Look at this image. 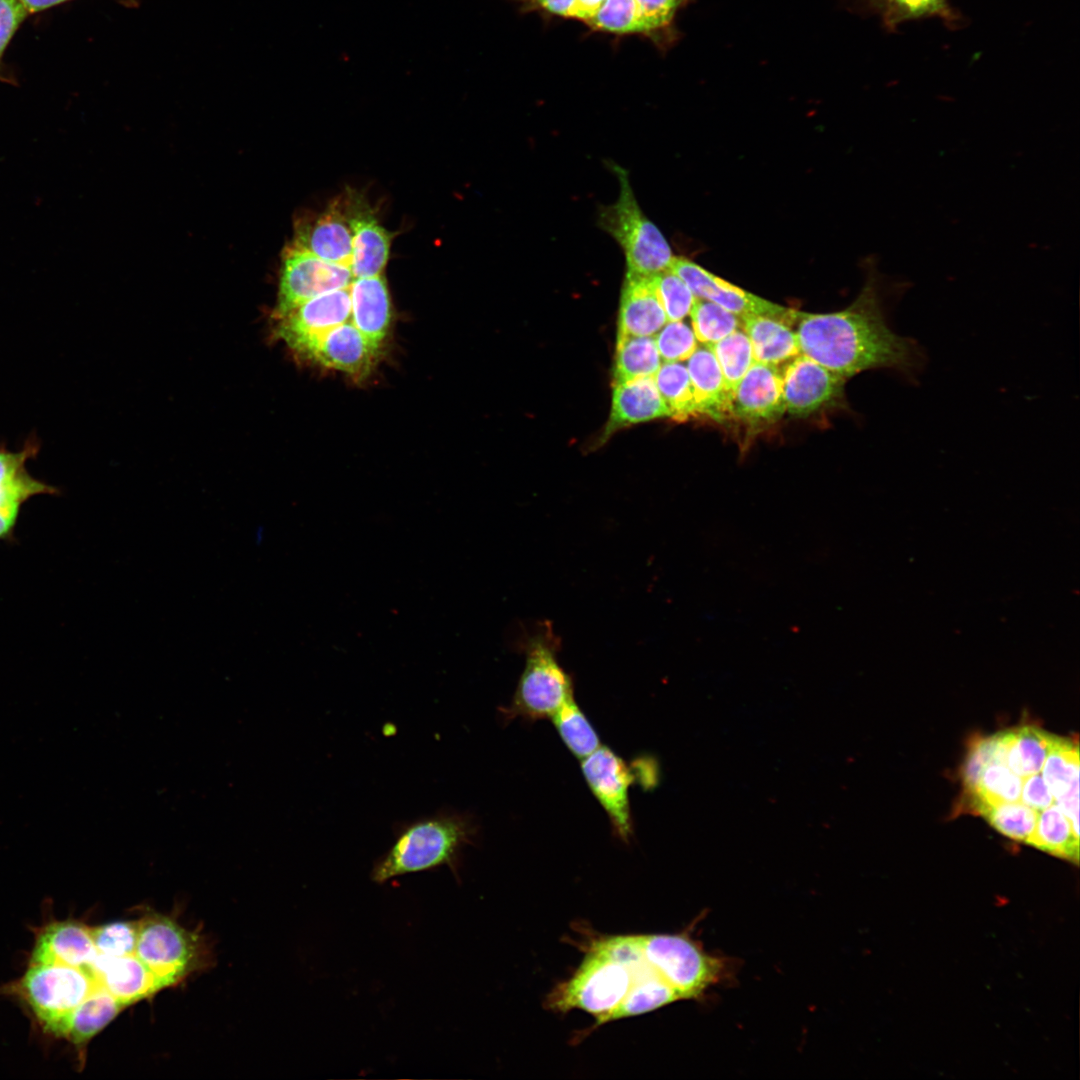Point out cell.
Returning <instances> with one entry per match:
<instances>
[{
  "label": "cell",
  "instance_id": "6da1fadb",
  "mask_svg": "<svg viewBox=\"0 0 1080 1080\" xmlns=\"http://www.w3.org/2000/svg\"><path fill=\"white\" fill-rule=\"evenodd\" d=\"M883 288L884 280L871 270L861 293L846 309L827 314L796 311L800 353L845 379L870 369H888L914 381L925 367L926 355L915 339L889 326Z\"/></svg>",
  "mask_w": 1080,
  "mask_h": 1080
},
{
  "label": "cell",
  "instance_id": "7a4b0ae2",
  "mask_svg": "<svg viewBox=\"0 0 1080 1080\" xmlns=\"http://www.w3.org/2000/svg\"><path fill=\"white\" fill-rule=\"evenodd\" d=\"M658 977L640 935H618L591 946L576 973L555 990L550 1006L559 1011L581 1009L598 1024L612 1021L629 992Z\"/></svg>",
  "mask_w": 1080,
  "mask_h": 1080
},
{
  "label": "cell",
  "instance_id": "3957f363",
  "mask_svg": "<svg viewBox=\"0 0 1080 1080\" xmlns=\"http://www.w3.org/2000/svg\"><path fill=\"white\" fill-rule=\"evenodd\" d=\"M478 832L473 817L444 808L432 815L394 826V842L371 870V879L385 883L410 873L446 866L457 872L462 850Z\"/></svg>",
  "mask_w": 1080,
  "mask_h": 1080
},
{
  "label": "cell",
  "instance_id": "277c9868",
  "mask_svg": "<svg viewBox=\"0 0 1080 1080\" xmlns=\"http://www.w3.org/2000/svg\"><path fill=\"white\" fill-rule=\"evenodd\" d=\"M620 184L618 199L599 209L598 224L620 245L627 272L653 276L670 268L673 255L658 227L638 205L627 171L611 167Z\"/></svg>",
  "mask_w": 1080,
  "mask_h": 1080
},
{
  "label": "cell",
  "instance_id": "5b68a950",
  "mask_svg": "<svg viewBox=\"0 0 1080 1080\" xmlns=\"http://www.w3.org/2000/svg\"><path fill=\"white\" fill-rule=\"evenodd\" d=\"M557 642L550 625L526 640L525 667L512 703L506 709V719L551 718L574 696L572 680L556 658Z\"/></svg>",
  "mask_w": 1080,
  "mask_h": 1080
},
{
  "label": "cell",
  "instance_id": "8992f818",
  "mask_svg": "<svg viewBox=\"0 0 1080 1080\" xmlns=\"http://www.w3.org/2000/svg\"><path fill=\"white\" fill-rule=\"evenodd\" d=\"M135 955L165 988L200 969L205 952L200 937L170 917L149 912L137 921Z\"/></svg>",
  "mask_w": 1080,
  "mask_h": 1080
},
{
  "label": "cell",
  "instance_id": "52a82bcc",
  "mask_svg": "<svg viewBox=\"0 0 1080 1080\" xmlns=\"http://www.w3.org/2000/svg\"><path fill=\"white\" fill-rule=\"evenodd\" d=\"M21 990L45 1031L60 1037L75 1008L98 986L87 969L30 964Z\"/></svg>",
  "mask_w": 1080,
  "mask_h": 1080
},
{
  "label": "cell",
  "instance_id": "ba28073f",
  "mask_svg": "<svg viewBox=\"0 0 1080 1080\" xmlns=\"http://www.w3.org/2000/svg\"><path fill=\"white\" fill-rule=\"evenodd\" d=\"M647 957L681 999L700 997L725 971L720 958L706 954L682 935H641Z\"/></svg>",
  "mask_w": 1080,
  "mask_h": 1080
},
{
  "label": "cell",
  "instance_id": "9c48e42d",
  "mask_svg": "<svg viewBox=\"0 0 1080 1080\" xmlns=\"http://www.w3.org/2000/svg\"><path fill=\"white\" fill-rule=\"evenodd\" d=\"M353 279L348 266L320 259L290 242L282 252L274 315L281 317L314 297L348 287Z\"/></svg>",
  "mask_w": 1080,
  "mask_h": 1080
},
{
  "label": "cell",
  "instance_id": "30bf717a",
  "mask_svg": "<svg viewBox=\"0 0 1080 1080\" xmlns=\"http://www.w3.org/2000/svg\"><path fill=\"white\" fill-rule=\"evenodd\" d=\"M581 760L587 785L606 811L617 836L628 841L633 833L629 789L634 776L630 768L606 746Z\"/></svg>",
  "mask_w": 1080,
  "mask_h": 1080
},
{
  "label": "cell",
  "instance_id": "8fae6325",
  "mask_svg": "<svg viewBox=\"0 0 1080 1080\" xmlns=\"http://www.w3.org/2000/svg\"><path fill=\"white\" fill-rule=\"evenodd\" d=\"M349 321L350 286L314 297L278 317L275 334L299 354L321 335Z\"/></svg>",
  "mask_w": 1080,
  "mask_h": 1080
},
{
  "label": "cell",
  "instance_id": "7c38bea8",
  "mask_svg": "<svg viewBox=\"0 0 1080 1080\" xmlns=\"http://www.w3.org/2000/svg\"><path fill=\"white\" fill-rule=\"evenodd\" d=\"M670 269L686 283L695 297L716 303L739 317L756 314L781 320L788 325L795 322L796 310L734 286L686 258L673 257Z\"/></svg>",
  "mask_w": 1080,
  "mask_h": 1080
},
{
  "label": "cell",
  "instance_id": "4fadbf2b",
  "mask_svg": "<svg viewBox=\"0 0 1080 1080\" xmlns=\"http://www.w3.org/2000/svg\"><path fill=\"white\" fill-rule=\"evenodd\" d=\"M352 242L353 231L345 198L333 200L319 213L299 218L291 241L320 259L348 267Z\"/></svg>",
  "mask_w": 1080,
  "mask_h": 1080
},
{
  "label": "cell",
  "instance_id": "5bb4252c",
  "mask_svg": "<svg viewBox=\"0 0 1080 1080\" xmlns=\"http://www.w3.org/2000/svg\"><path fill=\"white\" fill-rule=\"evenodd\" d=\"M782 380L786 411L803 417L839 398L845 378L800 353L786 366Z\"/></svg>",
  "mask_w": 1080,
  "mask_h": 1080
},
{
  "label": "cell",
  "instance_id": "9a60e30c",
  "mask_svg": "<svg viewBox=\"0 0 1080 1080\" xmlns=\"http://www.w3.org/2000/svg\"><path fill=\"white\" fill-rule=\"evenodd\" d=\"M731 410L751 425L780 418L786 411L782 373L774 365L754 362L732 390Z\"/></svg>",
  "mask_w": 1080,
  "mask_h": 1080
},
{
  "label": "cell",
  "instance_id": "2e32d148",
  "mask_svg": "<svg viewBox=\"0 0 1080 1080\" xmlns=\"http://www.w3.org/2000/svg\"><path fill=\"white\" fill-rule=\"evenodd\" d=\"M378 349L349 321L321 335L298 355L353 376H364L373 365Z\"/></svg>",
  "mask_w": 1080,
  "mask_h": 1080
},
{
  "label": "cell",
  "instance_id": "e0dca14e",
  "mask_svg": "<svg viewBox=\"0 0 1080 1080\" xmlns=\"http://www.w3.org/2000/svg\"><path fill=\"white\" fill-rule=\"evenodd\" d=\"M345 200L353 231L349 264L353 278L381 275L389 259L393 235L378 222L358 194L349 193Z\"/></svg>",
  "mask_w": 1080,
  "mask_h": 1080
},
{
  "label": "cell",
  "instance_id": "ac0fdd59",
  "mask_svg": "<svg viewBox=\"0 0 1080 1080\" xmlns=\"http://www.w3.org/2000/svg\"><path fill=\"white\" fill-rule=\"evenodd\" d=\"M87 970L125 1007L165 988L135 954L115 957L97 953Z\"/></svg>",
  "mask_w": 1080,
  "mask_h": 1080
},
{
  "label": "cell",
  "instance_id": "d6986e66",
  "mask_svg": "<svg viewBox=\"0 0 1080 1080\" xmlns=\"http://www.w3.org/2000/svg\"><path fill=\"white\" fill-rule=\"evenodd\" d=\"M667 322L653 276L626 271L620 299L617 337L654 336Z\"/></svg>",
  "mask_w": 1080,
  "mask_h": 1080
},
{
  "label": "cell",
  "instance_id": "ffe728a7",
  "mask_svg": "<svg viewBox=\"0 0 1080 1080\" xmlns=\"http://www.w3.org/2000/svg\"><path fill=\"white\" fill-rule=\"evenodd\" d=\"M97 953L89 927L77 921H59L47 925L39 933L30 964L87 969Z\"/></svg>",
  "mask_w": 1080,
  "mask_h": 1080
},
{
  "label": "cell",
  "instance_id": "44dd1931",
  "mask_svg": "<svg viewBox=\"0 0 1080 1080\" xmlns=\"http://www.w3.org/2000/svg\"><path fill=\"white\" fill-rule=\"evenodd\" d=\"M663 417H671V412L656 386L654 377L614 384L605 437L621 427Z\"/></svg>",
  "mask_w": 1080,
  "mask_h": 1080
},
{
  "label": "cell",
  "instance_id": "7402d4cb",
  "mask_svg": "<svg viewBox=\"0 0 1080 1080\" xmlns=\"http://www.w3.org/2000/svg\"><path fill=\"white\" fill-rule=\"evenodd\" d=\"M1041 773L1063 813L1079 827L1078 744L1053 735Z\"/></svg>",
  "mask_w": 1080,
  "mask_h": 1080
},
{
  "label": "cell",
  "instance_id": "603a6c76",
  "mask_svg": "<svg viewBox=\"0 0 1080 1080\" xmlns=\"http://www.w3.org/2000/svg\"><path fill=\"white\" fill-rule=\"evenodd\" d=\"M351 322L380 346L390 328L391 299L383 274L353 279L350 284Z\"/></svg>",
  "mask_w": 1080,
  "mask_h": 1080
},
{
  "label": "cell",
  "instance_id": "cb8c5ba5",
  "mask_svg": "<svg viewBox=\"0 0 1080 1080\" xmlns=\"http://www.w3.org/2000/svg\"><path fill=\"white\" fill-rule=\"evenodd\" d=\"M686 367L699 414L716 421H724L732 416L731 393L714 354L706 346L697 348L689 357Z\"/></svg>",
  "mask_w": 1080,
  "mask_h": 1080
},
{
  "label": "cell",
  "instance_id": "d4e9b609",
  "mask_svg": "<svg viewBox=\"0 0 1080 1080\" xmlns=\"http://www.w3.org/2000/svg\"><path fill=\"white\" fill-rule=\"evenodd\" d=\"M994 748L1008 768L1021 777L1040 772L1053 735L1041 728L1023 726L991 735Z\"/></svg>",
  "mask_w": 1080,
  "mask_h": 1080
},
{
  "label": "cell",
  "instance_id": "484cf974",
  "mask_svg": "<svg viewBox=\"0 0 1080 1080\" xmlns=\"http://www.w3.org/2000/svg\"><path fill=\"white\" fill-rule=\"evenodd\" d=\"M740 319L755 362L776 366L800 354L796 333L785 322L756 314H746Z\"/></svg>",
  "mask_w": 1080,
  "mask_h": 1080
},
{
  "label": "cell",
  "instance_id": "4316f807",
  "mask_svg": "<svg viewBox=\"0 0 1080 1080\" xmlns=\"http://www.w3.org/2000/svg\"><path fill=\"white\" fill-rule=\"evenodd\" d=\"M40 448L38 439H27L23 449L12 452L0 446V505L20 503L40 494H52L53 486L33 478L26 470V462L36 457Z\"/></svg>",
  "mask_w": 1080,
  "mask_h": 1080
},
{
  "label": "cell",
  "instance_id": "83f0119b",
  "mask_svg": "<svg viewBox=\"0 0 1080 1080\" xmlns=\"http://www.w3.org/2000/svg\"><path fill=\"white\" fill-rule=\"evenodd\" d=\"M125 1008L113 995L97 986L69 1016L60 1037L76 1045L87 1043Z\"/></svg>",
  "mask_w": 1080,
  "mask_h": 1080
},
{
  "label": "cell",
  "instance_id": "f1b7e54d",
  "mask_svg": "<svg viewBox=\"0 0 1080 1080\" xmlns=\"http://www.w3.org/2000/svg\"><path fill=\"white\" fill-rule=\"evenodd\" d=\"M1026 844L1078 864L1079 827L1072 823L1058 804L1040 812Z\"/></svg>",
  "mask_w": 1080,
  "mask_h": 1080
},
{
  "label": "cell",
  "instance_id": "f546056e",
  "mask_svg": "<svg viewBox=\"0 0 1080 1080\" xmlns=\"http://www.w3.org/2000/svg\"><path fill=\"white\" fill-rule=\"evenodd\" d=\"M661 358L653 336L617 337L614 384L642 377H654Z\"/></svg>",
  "mask_w": 1080,
  "mask_h": 1080
},
{
  "label": "cell",
  "instance_id": "4dcf8cb0",
  "mask_svg": "<svg viewBox=\"0 0 1080 1080\" xmlns=\"http://www.w3.org/2000/svg\"><path fill=\"white\" fill-rule=\"evenodd\" d=\"M656 386L671 412V418L686 421L699 415L687 367L680 362L661 364L654 376Z\"/></svg>",
  "mask_w": 1080,
  "mask_h": 1080
},
{
  "label": "cell",
  "instance_id": "1f68e13d",
  "mask_svg": "<svg viewBox=\"0 0 1080 1080\" xmlns=\"http://www.w3.org/2000/svg\"><path fill=\"white\" fill-rule=\"evenodd\" d=\"M551 718L562 741L577 758L583 759L601 746L597 732L574 696L566 700Z\"/></svg>",
  "mask_w": 1080,
  "mask_h": 1080
},
{
  "label": "cell",
  "instance_id": "d6a6232c",
  "mask_svg": "<svg viewBox=\"0 0 1080 1080\" xmlns=\"http://www.w3.org/2000/svg\"><path fill=\"white\" fill-rule=\"evenodd\" d=\"M705 346L714 354L726 387L732 393L736 384L755 362L749 338L744 331L738 329Z\"/></svg>",
  "mask_w": 1080,
  "mask_h": 1080
},
{
  "label": "cell",
  "instance_id": "836d02e7",
  "mask_svg": "<svg viewBox=\"0 0 1080 1080\" xmlns=\"http://www.w3.org/2000/svg\"><path fill=\"white\" fill-rule=\"evenodd\" d=\"M689 314L696 339L705 345L723 339L741 325L738 315L703 298H694Z\"/></svg>",
  "mask_w": 1080,
  "mask_h": 1080
},
{
  "label": "cell",
  "instance_id": "e575fe53",
  "mask_svg": "<svg viewBox=\"0 0 1080 1080\" xmlns=\"http://www.w3.org/2000/svg\"><path fill=\"white\" fill-rule=\"evenodd\" d=\"M986 821L1003 835L1027 843L1034 831L1038 813L1020 802L1002 803L982 809Z\"/></svg>",
  "mask_w": 1080,
  "mask_h": 1080
},
{
  "label": "cell",
  "instance_id": "d590c367",
  "mask_svg": "<svg viewBox=\"0 0 1080 1080\" xmlns=\"http://www.w3.org/2000/svg\"><path fill=\"white\" fill-rule=\"evenodd\" d=\"M585 23L595 30L610 33H641L637 6L634 0H605L597 12Z\"/></svg>",
  "mask_w": 1080,
  "mask_h": 1080
},
{
  "label": "cell",
  "instance_id": "8d00e7d4",
  "mask_svg": "<svg viewBox=\"0 0 1080 1080\" xmlns=\"http://www.w3.org/2000/svg\"><path fill=\"white\" fill-rule=\"evenodd\" d=\"M91 936L100 954L125 956L135 954L137 921H114L90 928Z\"/></svg>",
  "mask_w": 1080,
  "mask_h": 1080
},
{
  "label": "cell",
  "instance_id": "74e56055",
  "mask_svg": "<svg viewBox=\"0 0 1080 1080\" xmlns=\"http://www.w3.org/2000/svg\"><path fill=\"white\" fill-rule=\"evenodd\" d=\"M653 278L667 321L683 320L690 313L695 298L689 287L670 268Z\"/></svg>",
  "mask_w": 1080,
  "mask_h": 1080
},
{
  "label": "cell",
  "instance_id": "f35d334b",
  "mask_svg": "<svg viewBox=\"0 0 1080 1080\" xmlns=\"http://www.w3.org/2000/svg\"><path fill=\"white\" fill-rule=\"evenodd\" d=\"M654 339L664 363L688 360L697 349L693 330L682 320L667 322Z\"/></svg>",
  "mask_w": 1080,
  "mask_h": 1080
},
{
  "label": "cell",
  "instance_id": "ab89813d",
  "mask_svg": "<svg viewBox=\"0 0 1080 1080\" xmlns=\"http://www.w3.org/2000/svg\"><path fill=\"white\" fill-rule=\"evenodd\" d=\"M926 16L951 18L947 0H886L885 20L888 25Z\"/></svg>",
  "mask_w": 1080,
  "mask_h": 1080
},
{
  "label": "cell",
  "instance_id": "60d3db41",
  "mask_svg": "<svg viewBox=\"0 0 1080 1080\" xmlns=\"http://www.w3.org/2000/svg\"><path fill=\"white\" fill-rule=\"evenodd\" d=\"M641 33L651 34L667 26L685 0H634Z\"/></svg>",
  "mask_w": 1080,
  "mask_h": 1080
},
{
  "label": "cell",
  "instance_id": "b9f144b4",
  "mask_svg": "<svg viewBox=\"0 0 1080 1080\" xmlns=\"http://www.w3.org/2000/svg\"><path fill=\"white\" fill-rule=\"evenodd\" d=\"M1019 802L1035 810L1038 814L1051 805H1059L1046 784L1041 771L1024 777Z\"/></svg>",
  "mask_w": 1080,
  "mask_h": 1080
},
{
  "label": "cell",
  "instance_id": "7bdbcfd3",
  "mask_svg": "<svg viewBox=\"0 0 1080 1080\" xmlns=\"http://www.w3.org/2000/svg\"><path fill=\"white\" fill-rule=\"evenodd\" d=\"M28 15L19 0H0V60L12 37Z\"/></svg>",
  "mask_w": 1080,
  "mask_h": 1080
},
{
  "label": "cell",
  "instance_id": "ee69618b",
  "mask_svg": "<svg viewBox=\"0 0 1080 1080\" xmlns=\"http://www.w3.org/2000/svg\"><path fill=\"white\" fill-rule=\"evenodd\" d=\"M526 11L543 10L552 15L573 17L576 15V0H518Z\"/></svg>",
  "mask_w": 1080,
  "mask_h": 1080
},
{
  "label": "cell",
  "instance_id": "f6af8a7d",
  "mask_svg": "<svg viewBox=\"0 0 1080 1080\" xmlns=\"http://www.w3.org/2000/svg\"><path fill=\"white\" fill-rule=\"evenodd\" d=\"M22 504L0 505V540H11Z\"/></svg>",
  "mask_w": 1080,
  "mask_h": 1080
},
{
  "label": "cell",
  "instance_id": "bcb514c9",
  "mask_svg": "<svg viewBox=\"0 0 1080 1080\" xmlns=\"http://www.w3.org/2000/svg\"><path fill=\"white\" fill-rule=\"evenodd\" d=\"M27 13L34 14L52 8L53 6L65 3L71 0H19ZM119 4L128 7L135 8L139 5L140 0H115Z\"/></svg>",
  "mask_w": 1080,
  "mask_h": 1080
},
{
  "label": "cell",
  "instance_id": "7dc6e473",
  "mask_svg": "<svg viewBox=\"0 0 1080 1080\" xmlns=\"http://www.w3.org/2000/svg\"><path fill=\"white\" fill-rule=\"evenodd\" d=\"M605 0H576L575 18L586 22L601 7Z\"/></svg>",
  "mask_w": 1080,
  "mask_h": 1080
}]
</instances>
